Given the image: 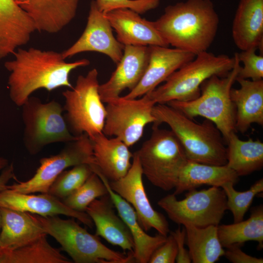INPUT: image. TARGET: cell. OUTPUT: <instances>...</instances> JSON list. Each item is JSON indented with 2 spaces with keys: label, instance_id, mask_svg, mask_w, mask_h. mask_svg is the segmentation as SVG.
Segmentation results:
<instances>
[{
  "label": "cell",
  "instance_id": "6da1fadb",
  "mask_svg": "<svg viewBox=\"0 0 263 263\" xmlns=\"http://www.w3.org/2000/svg\"><path fill=\"white\" fill-rule=\"evenodd\" d=\"M13 55L14 59L6 61L4 66L10 72L8 79L10 98L19 107H21L38 89L50 92L61 87L72 89L71 72L90 64V61L85 58L67 62L61 53L34 47L27 50L19 48Z\"/></svg>",
  "mask_w": 263,
  "mask_h": 263
},
{
  "label": "cell",
  "instance_id": "7a4b0ae2",
  "mask_svg": "<svg viewBox=\"0 0 263 263\" xmlns=\"http://www.w3.org/2000/svg\"><path fill=\"white\" fill-rule=\"evenodd\" d=\"M219 22L211 0H187L168 5L154 21L169 45L195 55L211 46Z\"/></svg>",
  "mask_w": 263,
  "mask_h": 263
},
{
  "label": "cell",
  "instance_id": "3957f363",
  "mask_svg": "<svg viewBox=\"0 0 263 263\" xmlns=\"http://www.w3.org/2000/svg\"><path fill=\"white\" fill-rule=\"evenodd\" d=\"M152 113L156 118L153 126L163 123L169 125L188 160L211 165H226V142L212 121L206 119L196 123L167 104H156Z\"/></svg>",
  "mask_w": 263,
  "mask_h": 263
},
{
  "label": "cell",
  "instance_id": "277c9868",
  "mask_svg": "<svg viewBox=\"0 0 263 263\" xmlns=\"http://www.w3.org/2000/svg\"><path fill=\"white\" fill-rule=\"evenodd\" d=\"M233 69L225 75H213L203 82L201 94L189 101H170L167 103L192 119L199 116L212 121L222 133L225 142L230 134L236 132V108L230 93L240 68L238 53L234 55Z\"/></svg>",
  "mask_w": 263,
  "mask_h": 263
},
{
  "label": "cell",
  "instance_id": "5b68a950",
  "mask_svg": "<svg viewBox=\"0 0 263 263\" xmlns=\"http://www.w3.org/2000/svg\"><path fill=\"white\" fill-rule=\"evenodd\" d=\"M235 57L203 52L172 73L165 83L147 94L155 104L187 101L198 97L200 86L213 75L225 76L234 67Z\"/></svg>",
  "mask_w": 263,
  "mask_h": 263
},
{
  "label": "cell",
  "instance_id": "8992f818",
  "mask_svg": "<svg viewBox=\"0 0 263 263\" xmlns=\"http://www.w3.org/2000/svg\"><path fill=\"white\" fill-rule=\"evenodd\" d=\"M32 214L45 233L53 237L75 263H130L134 261L132 253L126 255L108 248L98 236L90 233L74 219Z\"/></svg>",
  "mask_w": 263,
  "mask_h": 263
},
{
  "label": "cell",
  "instance_id": "52a82bcc",
  "mask_svg": "<svg viewBox=\"0 0 263 263\" xmlns=\"http://www.w3.org/2000/svg\"><path fill=\"white\" fill-rule=\"evenodd\" d=\"M136 152L143 175L153 185L165 191L175 188L188 160L171 131L153 126L150 136Z\"/></svg>",
  "mask_w": 263,
  "mask_h": 263
},
{
  "label": "cell",
  "instance_id": "ba28073f",
  "mask_svg": "<svg viewBox=\"0 0 263 263\" xmlns=\"http://www.w3.org/2000/svg\"><path fill=\"white\" fill-rule=\"evenodd\" d=\"M98 73L94 68L79 75L75 86L62 92L63 115L70 132L75 136L86 133L91 138L102 132L106 111L99 94Z\"/></svg>",
  "mask_w": 263,
  "mask_h": 263
},
{
  "label": "cell",
  "instance_id": "9c48e42d",
  "mask_svg": "<svg viewBox=\"0 0 263 263\" xmlns=\"http://www.w3.org/2000/svg\"><path fill=\"white\" fill-rule=\"evenodd\" d=\"M21 107L23 144L30 154H38L49 144L66 143L77 138L70 132L62 115L63 108L58 102L43 103L30 96Z\"/></svg>",
  "mask_w": 263,
  "mask_h": 263
},
{
  "label": "cell",
  "instance_id": "30bf717a",
  "mask_svg": "<svg viewBox=\"0 0 263 263\" xmlns=\"http://www.w3.org/2000/svg\"><path fill=\"white\" fill-rule=\"evenodd\" d=\"M157 204L174 223L198 227L219 225L227 210L224 190L215 186L189 190L181 200L173 193L168 194Z\"/></svg>",
  "mask_w": 263,
  "mask_h": 263
},
{
  "label": "cell",
  "instance_id": "8fae6325",
  "mask_svg": "<svg viewBox=\"0 0 263 263\" xmlns=\"http://www.w3.org/2000/svg\"><path fill=\"white\" fill-rule=\"evenodd\" d=\"M105 103L102 132L109 137L119 138L129 147L141 139L148 124L156 121L152 113L156 104L147 94L133 99L120 96Z\"/></svg>",
  "mask_w": 263,
  "mask_h": 263
},
{
  "label": "cell",
  "instance_id": "7c38bea8",
  "mask_svg": "<svg viewBox=\"0 0 263 263\" xmlns=\"http://www.w3.org/2000/svg\"><path fill=\"white\" fill-rule=\"evenodd\" d=\"M39 163L32 178L8 185V188L22 193H47L56 177L66 169L82 164L94 165L90 138L86 133L81 134L66 143L57 154L40 159Z\"/></svg>",
  "mask_w": 263,
  "mask_h": 263
},
{
  "label": "cell",
  "instance_id": "4fadbf2b",
  "mask_svg": "<svg viewBox=\"0 0 263 263\" xmlns=\"http://www.w3.org/2000/svg\"><path fill=\"white\" fill-rule=\"evenodd\" d=\"M143 174L138 155L133 154L131 166L126 175L120 179L109 181L115 193L133 208L138 221L145 231L154 228L159 234L167 236L169 225L166 217L151 205L143 182Z\"/></svg>",
  "mask_w": 263,
  "mask_h": 263
},
{
  "label": "cell",
  "instance_id": "5bb4252c",
  "mask_svg": "<svg viewBox=\"0 0 263 263\" xmlns=\"http://www.w3.org/2000/svg\"><path fill=\"white\" fill-rule=\"evenodd\" d=\"M124 47L113 36L110 22L93 0L83 32L61 54L66 59L82 52H96L107 56L117 64L122 57Z\"/></svg>",
  "mask_w": 263,
  "mask_h": 263
},
{
  "label": "cell",
  "instance_id": "9a60e30c",
  "mask_svg": "<svg viewBox=\"0 0 263 263\" xmlns=\"http://www.w3.org/2000/svg\"><path fill=\"white\" fill-rule=\"evenodd\" d=\"M150 47L125 45L120 61L109 79L99 86V94L103 103L120 96L128 89L133 90L141 80L147 68Z\"/></svg>",
  "mask_w": 263,
  "mask_h": 263
},
{
  "label": "cell",
  "instance_id": "2e32d148",
  "mask_svg": "<svg viewBox=\"0 0 263 263\" xmlns=\"http://www.w3.org/2000/svg\"><path fill=\"white\" fill-rule=\"evenodd\" d=\"M150 55L146 70L138 84L124 96L133 99L151 92L175 71L195 56L193 53L177 48L149 46Z\"/></svg>",
  "mask_w": 263,
  "mask_h": 263
},
{
  "label": "cell",
  "instance_id": "e0dca14e",
  "mask_svg": "<svg viewBox=\"0 0 263 263\" xmlns=\"http://www.w3.org/2000/svg\"><path fill=\"white\" fill-rule=\"evenodd\" d=\"M0 207L43 217L63 215L76 219L90 228L94 225L86 212L70 208L62 200L48 192L35 195L19 193L7 188L0 192Z\"/></svg>",
  "mask_w": 263,
  "mask_h": 263
},
{
  "label": "cell",
  "instance_id": "ac0fdd59",
  "mask_svg": "<svg viewBox=\"0 0 263 263\" xmlns=\"http://www.w3.org/2000/svg\"><path fill=\"white\" fill-rule=\"evenodd\" d=\"M104 14L116 32L117 40L124 46H169L154 21L142 18L130 9H116Z\"/></svg>",
  "mask_w": 263,
  "mask_h": 263
},
{
  "label": "cell",
  "instance_id": "d6986e66",
  "mask_svg": "<svg viewBox=\"0 0 263 263\" xmlns=\"http://www.w3.org/2000/svg\"><path fill=\"white\" fill-rule=\"evenodd\" d=\"M34 21L37 31L57 33L75 17L80 0H14Z\"/></svg>",
  "mask_w": 263,
  "mask_h": 263
},
{
  "label": "cell",
  "instance_id": "ffe728a7",
  "mask_svg": "<svg viewBox=\"0 0 263 263\" xmlns=\"http://www.w3.org/2000/svg\"><path fill=\"white\" fill-rule=\"evenodd\" d=\"M114 205L108 193L94 200L87 207L86 212L95 226V234L111 244L133 253L134 242L127 226L117 216Z\"/></svg>",
  "mask_w": 263,
  "mask_h": 263
},
{
  "label": "cell",
  "instance_id": "44dd1931",
  "mask_svg": "<svg viewBox=\"0 0 263 263\" xmlns=\"http://www.w3.org/2000/svg\"><path fill=\"white\" fill-rule=\"evenodd\" d=\"M94 171L106 186L119 216L125 223L132 234L134 244L132 255L135 262L149 263L152 253L166 241L167 236L160 234L152 236L146 233L140 225L132 206L112 189L109 180L98 169H94Z\"/></svg>",
  "mask_w": 263,
  "mask_h": 263
},
{
  "label": "cell",
  "instance_id": "7402d4cb",
  "mask_svg": "<svg viewBox=\"0 0 263 263\" xmlns=\"http://www.w3.org/2000/svg\"><path fill=\"white\" fill-rule=\"evenodd\" d=\"M90 138L94 166L100 172L110 181L124 176L131 166L133 156L129 147L119 138L109 137L102 132Z\"/></svg>",
  "mask_w": 263,
  "mask_h": 263
},
{
  "label": "cell",
  "instance_id": "603a6c76",
  "mask_svg": "<svg viewBox=\"0 0 263 263\" xmlns=\"http://www.w3.org/2000/svg\"><path fill=\"white\" fill-rule=\"evenodd\" d=\"M235 45L241 51L263 48V0H240L232 26Z\"/></svg>",
  "mask_w": 263,
  "mask_h": 263
},
{
  "label": "cell",
  "instance_id": "cb8c5ba5",
  "mask_svg": "<svg viewBox=\"0 0 263 263\" xmlns=\"http://www.w3.org/2000/svg\"><path fill=\"white\" fill-rule=\"evenodd\" d=\"M36 30L33 19L14 0H0V54L25 44Z\"/></svg>",
  "mask_w": 263,
  "mask_h": 263
},
{
  "label": "cell",
  "instance_id": "d4e9b609",
  "mask_svg": "<svg viewBox=\"0 0 263 263\" xmlns=\"http://www.w3.org/2000/svg\"><path fill=\"white\" fill-rule=\"evenodd\" d=\"M240 88H232L230 95L236 108V129L244 133L253 123L263 125V80L237 78Z\"/></svg>",
  "mask_w": 263,
  "mask_h": 263
},
{
  "label": "cell",
  "instance_id": "484cf974",
  "mask_svg": "<svg viewBox=\"0 0 263 263\" xmlns=\"http://www.w3.org/2000/svg\"><path fill=\"white\" fill-rule=\"evenodd\" d=\"M0 247L16 248L47 234L32 213L0 207Z\"/></svg>",
  "mask_w": 263,
  "mask_h": 263
},
{
  "label": "cell",
  "instance_id": "4316f807",
  "mask_svg": "<svg viewBox=\"0 0 263 263\" xmlns=\"http://www.w3.org/2000/svg\"><path fill=\"white\" fill-rule=\"evenodd\" d=\"M239 176L226 165H211L188 160L182 169L173 193L175 195L202 185L222 187L225 184H236Z\"/></svg>",
  "mask_w": 263,
  "mask_h": 263
},
{
  "label": "cell",
  "instance_id": "83f0119b",
  "mask_svg": "<svg viewBox=\"0 0 263 263\" xmlns=\"http://www.w3.org/2000/svg\"><path fill=\"white\" fill-rule=\"evenodd\" d=\"M226 166L239 176H245L263 167V143L259 139H240L236 132L228 138Z\"/></svg>",
  "mask_w": 263,
  "mask_h": 263
},
{
  "label": "cell",
  "instance_id": "f1b7e54d",
  "mask_svg": "<svg viewBox=\"0 0 263 263\" xmlns=\"http://www.w3.org/2000/svg\"><path fill=\"white\" fill-rule=\"evenodd\" d=\"M47 234L14 248L0 247V263H71L48 242Z\"/></svg>",
  "mask_w": 263,
  "mask_h": 263
},
{
  "label": "cell",
  "instance_id": "f546056e",
  "mask_svg": "<svg viewBox=\"0 0 263 263\" xmlns=\"http://www.w3.org/2000/svg\"><path fill=\"white\" fill-rule=\"evenodd\" d=\"M218 225L204 227L184 225L186 244L191 263H214L224 256L225 251L218 238Z\"/></svg>",
  "mask_w": 263,
  "mask_h": 263
},
{
  "label": "cell",
  "instance_id": "4dcf8cb0",
  "mask_svg": "<svg viewBox=\"0 0 263 263\" xmlns=\"http://www.w3.org/2000/svg\"><path fill=\"white\" fill-rule=\"evenodd\" d=\"M219 241L223 247L233 245L242 246L244 243L253 241L258 243V249L263 247V206L253 207L246 220L229 225L217 226Z\"/></svg>",
  "mask_w": 263,
  "mask_h": 263
},
{
  "label": "cell",
  "instance_id": "1f68e13d",
  "mask_svg": "<svg viewBox=\"0 0 263 263\" xmlns=\"http://www.w3.org/2000/svg\"><path fill=\"white\" fill-rule=\"evenodd\" d=\"M108 193L101 178L93 172L79 188L62 201L72 209L86 212L87 207L94 200Z\"/></svg>",
  "mask_w": 263,
  "mask_h": 263
},
{
  "label": "cell",
  "instance_id": "d6a6232c",
  "mask_svg": "<svg viewBox=\"0 0 263 263\" xmlns=\"http://www.w3.org/2000/svg\"><path fill=\"white\" fill-rule=\"evenodd\" d=\"M234 185L233 182H228L221 188L226 195L227 210L231 212L234 223H237L243 220L254 197L263 192V179H259L244 191L236 190Z\"/></svg>",
  "mask_w": 263,
  "mask_h": 263
},
{
  "label": "cell",
  "instance_id": "836d02e7",
  "mask_svg": "<svg viewBox=\"0 0 263 263\" xmlns=\"http://www.w3.org/2000/svg\"><path fill=\"white\" fill-rule=\"evenodd\" d=\"M93 172L91 165L87 164L64 170L51 185L48 193L62 200L79 188Z\"/></svg>",
  "mask_w": 263,
  "mask_h": 263
},
{
  "label": "cell",
  "instance_id": "e575fe53",
  "mask_svg": "<svg viewBox=\"0 0 263 263\" xmlns=\"http://www.w3.org/2000/svg\"><path fill=\"white\" fill-rule=\"evenodd\" d=\"M256 49L241 51L238 53L240 62L244 66H240L237 78L258 81L263 78V56L256 54Z\"/></svg>",
  "mask_w": 263,
  "mask_h": 263
},
{
  "label": "cell",
  "instance_id": "d590c367",
  "mask_svg": "<svg viewBox=\"0 0 263 263\" xmlns=\"http://www.w3.org/2000/svg\"><path fill=\"white\" fill-rule=\"evenodd\" d=\"M99 11L103 13L119 9H130L139 14L157 8L161 0H94Z\"/></svg>",
  "mask_w": 263,
  "mask_h": 263
},
{
  "label": "cell",
  "instance_id": "8d00e7d4",
  "mask_svg": "<svg viewBox=\"0 0 263 263\" xmlns=\"http://www.w3.org/2000/svg\"><path fill=\"white\" fill-rule=\"evenodd\" d=\"M177 247L175 241L170 234L166 241L151 255L150 263H174L176 262Z\"/></svg>",
  "mask_w": 263,
  "mask_h": 263
},
{
  "label": "cell",
  "instance_id": "74e56055",
  "mask_svg": "<svg viewBox=\"0 0 263 263\" xmlns=\"http://www.w3.org/2000/svg\"><path fill=\"white\" fill-rule=\"evenodd\" d=\"M239 245L229 246L225 252L224 256L230 262L233 263H263V259L257 258L247 254L242 249Z\"/></svg>",
  "mask_w": 263,
  "mask_h": 263
},
{
  "label": "cell",
  "instance_id": "f35d334b",
  "mask_svg": "<svg viewBox=\"0 0 263 263\" xmlns=\"http://www.w3.org/2000/svg\"><path fill=\"white\" fill-rule=\"evenodd\" d=\"M173 237L177 247V255L176 262L177 263H190L191 260L188 251L185 247L186 244V229L184 227H179L170 233Z\"/></svg>",
  "mask_w": 263,
  "mask_h": 263
},
{
  "label": "cell",
  "instance_id": "ab89813d",
  "mask_svg": "<svg viewBox=\"0 0 263 263\" xmlns=\"http://www.w3.org/2000/svg\"><path fill=\"white\" fill-rule=\"evenodd\" d=\"M12 178H16L13 164L8 165V160L0 157V192L8 188L7 183Z\"/></svg>",
  "mask_w": 263,
  "mask_h": 263
},
{
  "label": "cell",
  "instance_id": "60d3db41",
  "mask_svg": "<svg viewBox=\"0 0 263 263\" xmlns=\"http://www.w3.org/2000/svg\"><path fill=\"white\" fill-rule=\"evenodd\" d=\"M0 229H1V216H0ZM1 246V243L0 241V247Z\"/></svg>",
  "mask_w": 263,
  "mask_h": 263
}]
</instances>
